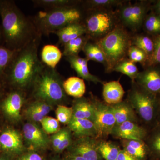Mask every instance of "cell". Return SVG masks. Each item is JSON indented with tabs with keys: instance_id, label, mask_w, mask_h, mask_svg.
<instances>
[{
	"instance_id": "cell-1",
	"label": "cell",
	"mask_w": 160,
	"mask_h": 160,
	"mask_svg": "<svg viewBox=\"0 0 160 160\" xmlns=\"http://www.w3.org/2000/svg\"><path fill=\"white\" fill-rule=\"evenodd\" d=\"M3 41L6 47L18 51L42 37L31 17H28L14 1L0 0Z\"/></svg>"
},
{
	"instance_id": "cell-2",
	"label": "cell",
	"mask_w": 160,
	"mask_h": 160,
	"mask_svg": "<svg viewBox=\"0 0 160 160\" xmlns=\"http://www.w3.org/2000/svg\"><path fill=\"white\" fill-rule=\"evenodd\" d=\"M42 38L32 41L16 52L1 78L5 79L14 89L24 91L30 89L38 73L44 67L38 51Z\"/></svg>"
},
{
	"instance_id": "cell-3",
	"label": "cell",
	"mask_w": 160,
	"mask_h": 160,
	"mask_svg": "<svg viewBox=\"0 0 160 160\" xmlns=\"http://www.w3.org/2000/svg\"><path fill=\"white\" fill-rule=\"evenodd\" d=\"M63 82L62 78L56 69L45 65L30 88L32 95L35 99L42 100L52 106L62 105L67 100Z\"/></svg>"
},
{
	"instance_id": "cell-4",
	"label": "cell",
	"mask_w": 160,
	"mask_h": 160,
	"mask_svg": "<svg viewBox=\"0 0 160 160\" xmlns=\"http://www.w3.org/2000/svg\"><path fill=\"white\" fill-rule=\"evenodd\" d=\"M39 34L48 36L75 23L82 22L84 14L76 6L39 12L31 17Z\"/></svg>"
},
{
	"instance_id": "cell-5",
	"label": "cell",
	"mask_w": 160,
	"mask_h": 160,
	"mask_svg": "<svg viewBox=\"0 0 160 160\" xmlns=\"http://www.w3.org/2000/svg\"><path fill=\"white\" fill-rule=\"evenodd\" d=\"M97 44L105 56L107 71L111 72L125 60L131 46V40L125 29L117 26Z\"/></svg>"
},
{
	"instance_id": "cell-6",
	"label": "cell",
	"mask_w": 160,
	"mask_h": 160,
	"mask_svg": "<svg viewBox=\"0 0 160 160\" xmlns=\"http://www.w3.org/2000/svg\"><path fill=\"white\" fill-rule=\"evenodd\" d=\"M127 100L133 107L142 126L148 130L158 123L160 97L149 93L137 86L129 91Z\"/></svg>"
},
{
	"instance_id": "cell-7",
	"label": "cell",
	"mask_w": 160,
	"mask_h": 160,
	"mask_svg": "<svg viewBox=\"0 0 160 160\" xmlns=\"http://www.w3.org/2000/svg\"><path fill=\"white\" fill-rule=\"evenodd\" d=\"M89 11L90 13L87 15L83 23L89 38L105 36L114 29V17L111 13L103 10Z\"/></svg>"
},
{
	"instance_id": "cell-8",
	"label": "cell",
	"mask_w": 160,
	"mask_h": 160,
	"mask_svg": "<svg viewBox=\"0 0 160 160\" xmlns=\"http://www.w3.org/2000/svg\"><path fill=\"white\" fill-rule=\"evenodd\" d=\"M94 100L95 111L93 123L97 131V138L103 139L111 135L116 126V120L110 105Z\"/></svg>"
},
{
	"instance_id": "cell-9",
	"label": "cell",
	"mask_w": 160,
	"mask_h": 160,
	"mask_svg": "<svg viewBox=\"0 0 160 160\" xmlns=\"http://www.w3.org/2000/svg\"><path fill=\"white\" fill-rule=\"evenodd\" d=\"M26 100L25 91L13 89L2 101L1 108L3 114L10 122H19L22 120L21 110Z\"/></svg>"
},
{
	"instance_id": "cell-10",
	"label": "cell",
	"mask_w": 160,
	"mask_h": 160,
	"mask_svg": "<svg viewBox=\"0 0 160 160\" xmlns=\"http://www.w3.org/2000/svg\"><path fill=\"white\" fill-rule=\"evenodd\" d=\"M23 137L31 151L46 150L50 142L48 134L38 123L28 122L23 126Z\"/></svg>"
},
{
	"instance_id": "cell-11",
	"label": "cell",
	"mask_w": 160,
	"mask_h": 160,
	"mask_svg": "<svg viewBox=\"0 0 160 160\" xmlns=\"http://www.w3.org/2000/svg\"><path fill=\"white\" fill-rule=\"evenodd\" d=\"M25 150L22 136L18 130L8 128L0 134V151L2 154L10 157H18Z\"/></svg>"
},
{
	"instance_id": "cell-12",
	"label": "cell",
	"mask_w": 160,
	"mask_h": 160,
	"mask_svg": "<svg viewBox=\"0 0 160 160\" xmlns=\"http://www.w3.org/2000/svg\"><path fill=\"white\" fill-rule=\"evenodd\" d=\"M97 139L91 137L78 138L72 142L68 153L79 156L86 160H103L97 147Z\"/></svg>"
},
{
	"instance_id": "cell-13",
	"label": "cell",
	"mask_w": 160,
	"mask_h": 160,
	"mask_svg": "<svg viewBox=\"0 0 160 160\" xmlns=\"http://www.w3.org/2000/svg\"><path fill=\"white\" fill-rule=\"evenodd\" d=\"M147 7L142 3L127 5L120 12V18L122 22L132 30H137L142 26L146 17Z\"/></svg>"
},
{
	"instance_id": "cell-14",
	"label": "cell",
	"mask_w": 160,
	"mask_h": 160,
	"mask_svg": "<svg viewBox=\"0 0 160 160\" xmlns=\"http://www.w3.org/2000/svg\"><path fill=\"white\" fill-rule=\"evenodd\" d=\"M148 130L138 123L126 122L115 126L111 135L121 139L144 141Z\"/></svg>"
},
{
	"instance_id": "cell-15",
	"label": "cell",
	"mask_w": 160,
	"mask_h": 160,
	"mask_svg": "<svg viewBox=\"0 0 160 160\" xmlns=\"http://www.w3.org/2000/svg\"><path fill=\"white\" fill-rule=\"evenodd\" d=\"M135 81L144 91L160 97V69L149 68L139 72Z\"/></svg>"
},
{
	"instance_id": "cell-16",
	"label": "cell",
	"mask_w": 160,
	"mask_h": 160,
	"mask_svg": "<svg viewBox=\"0 0 160 160\" xmlns=\"http://www.w3.org/2000/svg\"><path fill=\"white\" fill-rule=\"evenodd\" d=\"M110 106L115 119L116 126L126 122L139 123V120L137 114L127 100Z\"/></svg>"
},
{
	"instance_id": "cell-17",
	"label": "cell",
	"mask_w": 160,
	"mask_h": 160,
	"mask_svg": "<svg viewBox=\"0 0 160 160\" xmlns=\"http://www.w3.org/2000/svg\"><path fill=\"white\" fill-rule=\"evenodd\" d=\"M68 127L77 138L91 137L97 138V131L92 121L72 117Z\"/></svg>"
},
{
	"instance_id": "cell-18",
	"label": "cell",
	"mask_w": 160,
	"mask_h": 160,
	"mask_svg": "<svg viewBox=\"0 0 160 160\" xmlns=\"http://www.w3.org/2000/svg\"><path fill=\"white\" fill-rule=\"evenodd\" d=\"M65 58L71 68L74 69L81 78L96 84L102 83V80L98 77L90 73L88 66L89 61L86 58H81L79 56Z\"/></svg>"
},
{
	"instance_id": "cell-19",
	"label": "cell",
	"mask_w": 160,
	"mask_h": 160,
	"mask_svg": "<svg viewBox=\"0 0 160 160\" xmlns=\"http://www.w3.org/2000/svg\"><path fill=\"white\" fill-rule=\"evenodd\" d=\"M122 149L139 160H150L148 147L144 140L121 139Z\"/></svg>"
},
{
	"instance_id": "cell-20",
	"label": "cell",
	"mask_w": 160,
	"mask_h": 160,
	"mask_svg": "<svg viewBox=\"0 0 160 160\" xmlns=\"http://www.w3.org/2000/svg\"><path fill=\"white\" fill-rule=\"evenodd\" d=\"M72 107L73 117L90 120L93 122L95 111L94 100L90 101L83 97L76 98Z\"/></svg>"
},
{
	"instance_id": "cell-21",
	"label": "cell",
	"mask_w": 160,
	"mask_h": 160,
	"mask_svg": "<svg viewBox=\"0 0 160 160\" xmlns=\"http://www.w3.org/2000/svg\"><path fill=\"white\" fill-rule=\"evenodd\" d=\"M125 93L119 81H112L103 84V98L108 105H114L122 102Z\"/></svg>"
},
{
	"instance_id": "cell-22",
	"label": "cell",
	"mask_w": 160,
	"mask_h": 160,
	"mask_svg": "<svg viewBox=\"0 0 160 160\" xmlns=\"http://www.w3.org/2000/svg\"><path fill=\"white\" fill-rule=\"evenodd\" d=\"M86 27L83 22H78L70 24L56 32L54 34L58 38V43L64 46L69 41L86 35Z\"/></svg>"
},
{
	"instance_id": "cell-23",
	"label": "cell",
	"mask_w": 160,
	"mask_h": 160,
	"mask_svg": "<svg viewBox=\"0 0 160 160\" xmlns=\"http://www.w3.org/2000/svg\"><path fill=\"white\" fill-rule=\"evenodd\" d=\"M149 152L150 160H160V123L148 130L144 140Z\"/></svg>"
},
{
	"instance_id": "cell-24",
	"label": "cell",
	"mask_w": 160,
	"mask_h": 160,
	"mask_svg": "<svg viewBox=\"0 0 160 160\" xmlns=\"http://www.w3.org/2000/svg\"><path fill=\"white\" fill-rule=\"evenodd\" d=\"M63 88L66 94L76 98L83 97L86 91L84 80L77 77H71L63 82Z\"/></svg>"
},
{
	"instance_id": "cell-25",
	"label": "cell",
	"mask_w": 160,
	"mask_h": 160,
	"mask_svg": "<svg viewBox=\"0 0 160 160\" xmlns=\"http://www.w3.org/2000/svg\"><path fill=\"white\" fill-rule=\"evenodd\" d=\"M62 56V52L58 46L47 45L43 47L41 51V61L46 66L55 69Z\"/></svg>"
},
{
	"instance_id": "cell-26",
	"label": "cell",
	"mask_w": 160,
	"mask_h": 160,
	"mask_svg": "<svg viewBox=\"0 0 160 160\" xmlns=\"http://www.w3.org/2000/svg\"><path fill=\"white\" fill-rule=\"evenodd\" d=\"M97 147L103 160H117L122 149L113 142L99 139H97Z\"/></svg>"
},
{
	"instance_id": "cell-27",
	"label": "cell",
	"mask_w": 160,
	"mask_h": 160,
	"mask_svg": "<svg viewBox=\"0 0 160 160\" xmlns=\"http://www.w3.org/2000/svg\"><path fill=\"white\" fill-rule=\"evenodd\" d=\"M89 38L87 35H84L69 41L64 45L62 55L65 57L78 56L81 51L89 41Z\"/></svg>"
},
{
	"instance_id": "cell-28",
	"label": "cell",
	"mask_w": 160,
	"mask_h": 160,
	"mask_svg": "<svg viewBox=\"0 0 160 160\" xmlns=\"http://www.w3.org/2000/svg\"><path fill=\"white\" fill-rule=\"evenodd\" d=\"M32 2L35 7H41L44 10L76 6L80 2L79 1L72 0H33Z\"/></svg>"
},
{
	"instance_id": "cell-29",
	"label": "cell",
	"mask_w": 160,
	"mask_h": 160,
	"mask_svg": "<svg viewBox=\"0 0 160 160\" xmlns=\"http://www.w3.org/2000/svg\"><path fill=\"white\" fill-rule=\"evenodd\" d=\"M86 58L106 65L104 53L97 43H92L89 41L86 43L83 49Z\"/></svg>"
},
{
	"instance_id": "cell-30",
	"label": "cell",
	"mask_w": 160,
	"mask_h": 160,
	"mask_svg": "<svg viewBox=\"0 0 160 160\" xmlns=\"http://www.w3.org/2000/svg\"><path fill=\"white\" fill-rule=\"evenodd\" d=\"M113 71L120 72L129 77L134 82L139 73L137 66L131 60H124L118 64Z\"/></svg>"
},
{
	"instance_id": "cell-31",
	"label": "cell",
	"mask_w": 160,
	"mask_h": 160,
	"mask_svg": "<svg viewBox=\"0 0 160 160\" xmlns=\"http://www.w3.org/2000/svg\"><path fill=\"white\" fill-rule=\"evenodd\" d=\"M17 52L0 44V78L5 73Z\"/></svg>"
},
{
	"instance_id": "cell-32",
	"label": "cell",
	"mask_w": 160,
	"mask_h": 160,
	"mask_svg": "<svg viewBox=\"0 0 160 160\" xmlns=\"http://www.w3.org/2000/svg\"><path fill=\"white\" fill-rule=\"evenodd\" d=\"M133 46L142 50L147 54L149 59L154 51V42L149 37L138 35L133 39Z\"/></svg>"
},
{
	"instance_id": "cell-33",
	"label": "cell",
	"mask_w": 160,
	"mask_h": 160,
	"mask_svg": "<svg viewBox=\"0 0 160 160\" xmlns=\"http://www.w3.org/2000/svg\"><path fill=\"white\" fill-rule=\"evenodd\" d=\"M145 29L148 33L154 35H160V15L158 14H149L144 21Z\"/></svg>"
},
{
	"instance_id": "cell-34",
	"label": "cell",
	"mask_w": 160,
	"mask_h": 160,
	"mask_svg": "<svg viewBox=\"0 0 160 160\" xmlns=\"http://www.w3.org/2000/svg\"><path fill=\"white\" fill-rule=\"evenodd\" d=\"M55 114L57 119L59 122L68 125L73 117L72 107L62 105H58L56 109Z\"/></svg>"
},
{
	"instance_id": "cell-35",
	"label": "cell",
	"mask_w": 160,
	"mask_h": 160,
	"mask_svg": "<svg viewBox=\"0 0 160 160\" xmlns=\"http://www.w3.org/2000/svg\"><path fill=\"white\" fill-rule=\"evenodd\" d=\"M122 2L117 0H89L84 2L89 10H94L102 8H109Z\"/></svg>"
},
{
	"instance_id": "cell-36",
	"label": "cell",
	"mask_w": 160,
	"mask_h": 160,
	"mask_svg": "<svg viewBox=\"0 0 160 160\" xmlns=\"http://www.w3.org/2000/svg\"><path fill=\"white\" fill-rule=\"evenodd\" d=\"M42 128L47 134H53L59 131V122L57 119L46 116L41 122Z\"/></svg>"
},
{
	"instance_id": "cell-37",
	"label": "cell",
	"mask_w": 160,
	"mask_h": 160,
	"mask_svg": "<svg viewBox=\"0 0 160 160\" xmlns=\"http://www.w3.org/2000/svg\"><path fill=\"white\" fill-rule=\"evenodd\" d=\"M128 55L129 59L134 63L139 62L143 64L148 59L147 54L142 50L133 45L129 47Z\"/></svg>"
},
{
	"instance_id": "cell-38",
	"label": "cell",
	"mask_w": 160,
	"mask_h": 160,
	"mask_svg": "<svg viewBox=\"0 0 160 160\" xmlns=\"http://www.w3.org/2000/svg\"><path fill=\"white\" fill-rule=\"evenodd\" d=\"M72 132L68 127L65 128V133L58 147L55 150L57 153H61L69 149L72 144Z\"/></svg>"
},
{
	"instance_id": "cell-39",
	"label": "cell",
	"mask_w": 160,
	"mask_h": 160,
	"mask_svg": "<svg viewBox=\"0 0 160 160\" xmlns=\"http://www.w3.org/2000/svg\"><path fill=\"white\" fill-rule=\"evenodd\" d=\"M30 104L44 117L47 116L53 109V106L42 100L35 99Z\"/></svg>"
},
{
	"instance_id": "cell-40",
	"label": "cell",
	"mask_w": 160,
	"mask_h": 160,
	"mask_svg": "<svg viewBox=\"0 0 160 160\" xmlns=\"http://www.w3.org/2000/svg\"><path fill=\"white\" fill-rule=\"evenodd\" d=\"M25 113L26 118L29 120V122H41L42 120L45 117L35 109L30 104L26 108Z\"/></svg>"
},
{
	"instance_id": "cell-41",
	"label": "cell",
	"mask_w": 160,
	"mask_h": 160,
	"mask_svg": "<svg viewBox=\"0 0 160 160\" xmlns=\"http://www.w3.org/2000/svg\"><path fill=\"white\" fill-rule=\"evenodd\" d=\"M154 42V51L149 59L151 65L160 64V35L158 36Z\"/></svg>"
},
{
	"instance_id": "cell-42",
	"label": "cell",
	"mask_w": 160,
	"mask_h": 160,
	"mask_svg": "<svg viewBox=\"0 0 160 160\" xmlns=\"http://www.w3.org/2000/svg\"><path fill=\"white\" fill-rule=\"evenodd\" d=\"M16 160H45V159L37 151L31 150L19 156Z\"/></svg>"
},
{
	"instance_id": "cell-43",
	"label": "cell",
	"mask_w": 160,
	"mask_h": 160,
	"mask_svg": "<svg viewBox=\"0 0 160 160\" xmlns=\"http://www.w3.org/2000/svg\"><path fill=\"white\" fill-rule=\"evenodd\" d=\"M65 128H66L61 129L59 131L52 134L51 136L50 142L52 145V148L55 151L58 147L62 139L64 133H65Z\"/></svg>"
},
{
	"instance_id": "cell-44",
	"label": "cell",
	"mask_w": 160,
	"mask_h": 160,
	"mask_svg": "<svg viewBox=\"0 0 160 160\" xmlns=\"http://www.w3.org/2000/svg\"><path fill=\"white\" fill-rule=\"evenodd\" d=\"M117 160H139L128 154L122 149H121Z\"/></svg>"
},
{
	"instance_id": "cell-45",
	"label": "cell",
	"mask_w": 160,
	"mask_h": 160,
	"mask_svg": "<svg viewBox=\"0 0 160 160\" xmlns=\"http://www.w3.org/2000/svg\"><path fill=\"white\" fill-rule=\"evenodd\" d=\"M62 160H86L79 156L68 153L65 156Z\"/></svg>"
},
{
	"instance_id": "cell-46",
	"label": "cell",
	"mask_w": 160,
	"mask_h": 160,
	"mask_svg": "<svg viewBox=\"0 0 160 160\" xmlns=\"http://www.w3.org/2000/svg\"><path fill=\"white\" fill-rule=\"evenodd\" d=\"M156 11L157 14L160 15V0L158 1L157 2L155 6Z\"/></svg>"
},
{
	"instance_id": "cell-47",
	"label": "cell",
	"mask_w": 160,
	"mask_h": 160,
	"mask_svg": "<svg viewBox=\"0 0 160 160\" xmlns=\"http://www.w3.org/2000/svg\"><path fill=\"white\" fill-rule=\"evenodd\" d=\"M0 160H12L11 157L6 154L0 155Z\"/></svg>"
},
{
	"instance_id": "cell-48",
	"label": "cell",
	"mask_w": 160,
	"mask_h": 160,
	"mask_svg": "<svg viewBox=\"0 0 160 160\" xmlns=\"http://www.w3.org/2000/svg\"><path fill=\"white\" fill-rule=\"evenodd\" d=\"M3 41L2 32V27L0 26V42Z\"/></svg>"
},
{
	"instance_id": "cell-49",
	"label": "cell",
	"mask_w": 160,
	"mask_h": 160,
	"mask_svg": "<svg viewBox=\"0 0 160 160\" xmlns=\"http://www.w3.org/2000/svg\"><path fill=\"white\" fill-rule=\"evenodd\" d=\"M3 94V89L2 88V86H1V84H0V98L2 97Z\"/></svg>"
},
{
	"instance_id": "cell-50",
	"label": "cell",
	"mask_w": 160,
	"mask_h": 160,
	"mask_svg": "<svg viewBox=\"0 0 160 160\" xmlns=\"http://www.w3.org/2000/svg\"><path fill=\"white\" fill-rule=\"evenodd\" d=\"M51 160H62V159H61L58 157H55L52 159Z\"/></svg>"
},
{
	"instance_id": "cell-51",
	"label": "cell",
	"mask_w": 160,
	"mask_h": 160,
	"mask_svg": "<svg viewBox=\"0 0 160 160\" xmlns=\"http://www.w3.org/2000/svg\"><path fill=\"white\" fill-rule=\"evenodd\" d=\"M160 123V108L159 110V117H158V123Z\"/></svg>"
},
{
	"instance_id": "cell-52",
	"label": "cell",
	"mask_w": 160,
	"mask_h": 160,
	"mask_svg": "<svg viewBox=\"0 0 160 160\" xmlns=\"http://www.w3.org/2000/svg\"></svg>"
}]
</instances>
